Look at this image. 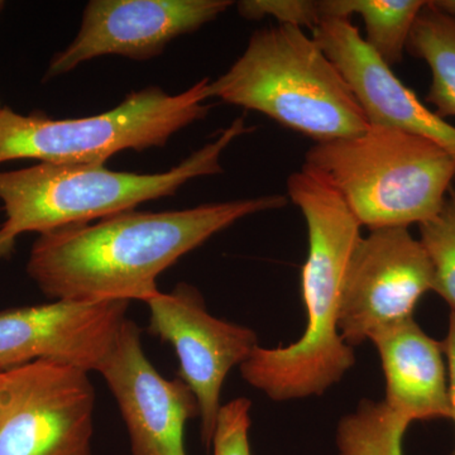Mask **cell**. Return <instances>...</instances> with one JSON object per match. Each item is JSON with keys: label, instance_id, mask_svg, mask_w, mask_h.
Wrapping results in <instances>:
<instances>
[{"label": "cell", "instance_id": "1", "mask_svg": "<svg viewBox=\"0 0 455 455\" xmlns=\"http://www.w3.org/2000/svg\"><path fill=\"white\" fill-rule=\"evenodd\" d=\"M287 203L265 196L182 211L134 209L59 228L38 235L27 274L52 300L146 302L160 292L157 277L185 254L236 221Z\"/></svg>", "mask_w": 455, "mask_h": 455}, {"label": "cell", "instance_id": "2", "mask_svg": "<svg viewBox=\"0 0 455 455\" xmlns=\"http://www.w3.org/2000/svg\"><path fill=\"white\" fill-rule=\"evenodd\" d=\"M287 194L304 215L309 235L301 272L307 328L290 346L257 347L239 366L244 381L274 401L319 396L355 363L352 347L339 333V314L362 226L338 193L307 171L290 175Z\"/></svg>", "mask_w": 455, "mask_h": 455}, {"label": "cell", "instance_id": "3", "mask_svg": "<svg viewBox=\"0 0 455 455\" xmlns=\"http://www.w3.org/2000/svg\"><path fill=\"white\" fill-rule=\"evenodd\" d=\"M244 118L220 131L217 139L166 172H118L104 164H38L0 171V259L11 256L18 236L88 224L140 204L173 196L190 180L223 172L220 158L233 140L250 132Z\"/></svg>", "mask_w": 455, "mask_h": 455}, {"label": "cell", "instance_id": "4", "mask_svg": "<svg viewBox=\"0 0 455 455\" xmlns=\"http://www.w3.org/2000/svg\"><path fill=\"white\" fill-rule=\"evenodd\" d=\"M209 89L211 98L263 114L315 143L370 127L337 66L299 27L254 32L242 56Z\"/></svg>", "mask_w": 455, "mask_h": 455}, {"label": "cell", "instance_id": "5", "mask_svg": "<svg viewBox=\"0 0 455 455\" xmlns=\"http://www.w3.org/2000/svg\"><path fill=\"white\" fill-rule=\"evenodd\" d=\"M301 170L333 188L370 230L431 220L455 179L453 160L442 147L377 125L357 136L315 143Z\"/></svg>", "mask_w": 455, "mask_h": 455}, {"label": "cell", "instance_id": "6", "mask_svg": "<svg viewBox=\"0 0 455 455\" xmlns=\"http://www.w3.org/2000/svg\"><path fill=\"white\" fill-rule=\"evenodd\" d=\"M211 79L184 92L158 86L132 92L109 112L86 118L53 119L5 107L0 110V164L38 160L53 164H104L118 152L164 147L173 134L208 116Z\"/></svg>", "mask_w": 455, "mask_h": 455}, {"label": "cell", "instance_id": "7", "mask_svg": "<svg viewBox=\"0 0 455 455\" xmlns=\"http://www.w3.org/2000/svg\"><path fill=\"white\" fill-rule=\"evenodd\" d=\"M94 411L86 371L53 361L3 371L0 455H94Z\"/></svg>", "mask_w": 455, "mask_h": 455}, {"label": "cell", "instance_id": "8", "mask_svg": "<svg viewBox=\"0 0 455 455\" xmlns=\"http://www.w3.org/2000/svg\"><path fill=\"white\" fill-rule=\"evenodd\" d=\"M145 304L149 333L175 349L179 379L196 395L200 435L211 448L228 373L251 357L259 347L257 334L247 326L212 316L199 290L185 283L170 293L158 292Z\"/></svg>", "mask_w": 455, "mask_h": 455}, {"label": "cell", "instance_id": "9", "mask_svg": "<svg viewBox=\"0 0 455 455\" xmlns=\"http://www.w3.org/2000/svg\"><path fill=\"white\" fill-rule=\"evenodd\" d=\"M434 269L409 228L370 230L350 259L339 314V333L349 347L411 319L418 302L433 291Z\"/></svg>", "mask_w": 455, "mask_h": 455}, {"label": "cell", "instance_id": "10", "mask_svg": "<svg viewBox=\"0 0 455 455\" xmlns=\"http://www.w3.org/2000/svg\"><path fill=\"white\" fill-rule=\"evenodd\" d=\"M229 0H92L75 40L51 60L44 80L108 55L148 60L180 36L217 20Z\"/></svg>", "mask_w": 455, "mask_h": 455}, {"label": "cell", "instance_id": "11", "mask_svg": "<svg viewBox=\"0 0 455 455\" xmlns=\"http://www.w3.org/2000/svg\"><path fill=\"white\" fill-rule=\"evenodd\" d=\"M130 304L52 300L0 310V371L53 361L99 372L116 346Z\"/></svg>", "mask_w": 455, "mask_h": 455}, {"label": "cell", "instance_id": "12", "mask_svg": "<svg viewBox=\"0 0 455 455\" xmlns=\"http://www.w3.org/2000/svg\"><path fill=\"white\" fill-rule=\"evenodd\" d=\"M98 373L116 398L132 455H187L185 427L199 416L196 395L182 379H167L157 372L133 320L127 317Z\"/></svg>", "mask_w": 455, "mask_h": 455}, {"label": "cell", "instance_id": "13", "mask_svg": "<svg viewBox=\"0 0 455 455\" xmlns=\"http://www.w3.org/2000/svg\"><path fill=\"white\" fill-rule=\"evenodd\" d=\"M313 38L348 83L368 124L429 140L447 151L455 164L454 125L401 83L350 20L325 18L314 29Z\"/></svg>", "mask_w": 455, "mask_h": 455}, {"label": "cell", "instance_id": "14", "mask_svg": "<svg viewBox=\"0 0 455 455\" xmlns=\"http://www.w3.org/2000/svg\"><path fill=\"white\" fill-rule=\"evenodd\" d=\"M381 357L386 405L411 423L451 419L444 350L415 322L403 320L370 338Z\"/></svg>", "mask_w": 455, "mask_h": 455}, {"label": "cell", "instance_id": "15", "mask_svg": "<svg viewBox=\"0 0 455 455\" xmlns=\"http://www.w3.org/2000/svg\"><path fill=\"white\" fill-rule=\"evenodd\" d=\"M424 0H320L322 20H349L359 16L364 22L368 46L390 68L400 64L406 52L410 33Z\"/></svg>", "mask_w": 455, "mask_h": 455}, {"label": "cell", "instance_id": "16", "mask_svg": "<svg viewBox=\"0 0 455 455\" xmlns=\"http://www.w3.org/2000/svg\"><path fill=\"white\" fill-rule=\"evenodd\" d=\"M406 52L429 66L427 103L435 108L440 118L455 116V20L425 3L410 33Z\"/></svg>", "mask_w": 455, "mask_h": 455}, {"label": "cell", "instance_id": "17", "mask_svg": "<svg viewBox=\"0 0 455 455\" xmlns=\"http://www.w3.org/2000/svg\"><path fill=\"white\" fill-rule=\"evenodd\" d=\"M410 424L385 401L363 400L338 427L339 455H403V439Z\"/></svg>", "mask_w": 455, "mask_h": 455}, {"label": "cell", "instance_id": "18", "mask_svg": "<svg viewBox=\"0 0 455 455\" xmlns=\"http://www.w3.org/2000/svg\"><path fill=\"white\" fill-rule=\"evenodd\" d=\"M434 269L433 291L455 310V190H449L438 214L420 224V239Z\"/></svg>", "mask_w": 455, "mask_h": 455}, {"label": "cell", "instance_id": "19", "mask_svg": "<svg viewBox=\"0 0 455 455\" xmlns=\"http://www.w3.org/2000/svg\"><path fill=\"white\" fill-rule=\"evenodd\" d=\"M239 14L247 20H259L271 17L277 25L316 28L322 20L319 2L313 0H243L239 2Z\"/></svg>", "mask_w": 455, "mask_h": 455}, {"label": "cell", "instance_id": "20", "mask_svg": "<svg viewBox=\"0 0 455 455\" xmlns=\"http://www.w3.org/2000/svg\"><path fill=\"white\" fill-rule=\"evenodd\" d=\"M251 407L252 403L245 397L221 406L212 443L214 455H252L248 439Z\"/></svg>", "mask_w": 455, "mask_h": 455}, {"label": "cell", "instance_id": "21", "mask_svg": "<svg viewBox=\"0 0 455 455\" xmlns=\"http://www.w3.org/2000/svg\"><path fill=\"white\" fill-rule=\"evenodd\" d=\"M443 350L448 358L449 401H451V420L455 424V310L451 311L447 338L443 341ZM453 455H455V451Z\"/></svg>", "mask_w": 455, "mask_h": 455}, {"label": "cell", "instance_id": "22", "mask_svg": "<svg viewBox=\"0 0 455 455\" xmlns=\"http://www.w3.org/2000/svg\"><path fill=\"white\" fill-rule=\"evenodd\" d=\"M430 3L440 13L455 20V0H433Z\"/></svg>", "mask_w": 455, "mask_h": 455}, {"label": "cell", "instance_id": "23", "mask_svg": "<svg viewBox=\"0 0 455 455\" xmlns=\"http://www.w3.org/2000/svg\"><path fill=\"white\" fill-rule=\"evenodd\" d=\"M4 4H5V3L2 2V0H0V13H2L3 9H4Z\"/></svg>", "mask_w": 455, "mask_h": 455}, {"label": "cell", "instance_id": "24", "mask_svg": "<svg viewBox=\"0 0 455 455\" xmlns=\"http://www.w3.org/2000/svg\"><path fill=\"white\" fill-rule=\"evenodd\" d=\"M3 371H0V383H2Z\"/></svg>", "mask_w": 455, "mask_h": 455}, {"label": "cell", "instance_id": "25", "mask_svg": "<svg viewBox=\"0 0 455 455\" xmlns=\"http://www.w3.org/2000/svg\"><path fill=\"white\" fill-rule=\"evenodd\" d=\"M2 109H3V107H2V106H0V110H2Z\"/></svg>", "mask_w": 455, "mask_h": 455}]
</instances>
